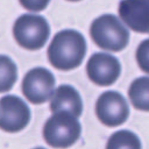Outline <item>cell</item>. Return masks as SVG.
<instances>
[{
	"label": "cell",
	"instance_id": "1",
	"mask_svg": "<svg viewBox=\"0 0 149 149\" xmlns=\"http://www.w3.org/2000/svg\"><path fill=\"white\" fill-rule=\"evenodd\" d=\"M86 54L84 36L72 29L57 33L48 48L50 64L58 70H72L79 66Z\"/></svg>",
	"mask_w": 149,
	"mask_h": 149
},
{
	"label": "cell",
	"instance_id": "2",
	"mask_svg": "<svg viewBox=\"0 0 149 149\" xmlns=\"http://www.w3.org/2000/svg\"><path fill=\"white\" fill-rule=\"evenodd\" d=\"M90 34L93 42L104 50L120 51L129 42L128 29L112 14H105L95 19L91 24Z\"/></svg>",
	"mask_w": 149,
	"mask_h": 149
},
{
	"label": "cell",
	"instance_id": "3",
	"mask_svg": "<svg viewBox=\"0 0 149 149\" xmlns=\"http://www.w3.org/2000/svg\"><path fill=\"white\" fill-rule=\"evenodd\" d=\"M81 127L76 116L69 113H55L43 127L45 142L54 148H68L79 139Z\"/></svg>",
	"mask_w": 149,
	"mask_h": 149
},
{
	"label": "cell",
	"instance_id": "4",
	"mask_svg": "<svg viewBox=\"0 0 149 149\" xmlns=\"http://www.w3.org/2000/svg\"><path fill=\"white\" fill-rule=\"evenodd\" d=\"M13 35L20 47L28 50H37L41 49L49 38V23L41 15L24 14L15 21Z\"/></svg>",
	"mask_w": 149,
	"mask_h": 149
},
{
	"label": "cell",
	"instance_id": "5",
	"mask_svg": "<svg viewBox=\"0 0 149 149\" xmlns=\"http://www.w3.org/2000/svg\"><path fill=\"white\" fill-rule=\"evenodd\" d=\"M95 114L104 125L115 127L122 125L127 120L129 107L122 94L116 91H107L98 98Z\"/></svg>",
	"mask_w": 149,
	"mask_h": 149
},
{
	"label": "cell",
	"instance_id": "6",
	"mask_svg": "<svg viewBox=\"0 0 149 149\" xmlns=\"http://www.w3.org/2000/svg\"><path fill=\"white\" fill-rule=\"evenodd\" d=\"M30 121V109L16 95H5L0 99V129L8 133L22 130Z\"/></svg>",
	"mask_w": 149,
	"mask_h": 149
},
{
	"label": "cell",
	"instance_id": "7",
	"mask_svg": "<svg viewBox=\"0 0 149 149\" xmlns=\"http://www.w3.org/2000/svg\"><path fill=\"white\" fill-rule=\"evenodd\" d=\"M55 87L54 74L44 68L28 71L22 80V92L31 104H43L52 94Z\"/></svg>",
	"mask_w": 149,
	"mask_h": 149
},
{
	"label": "cell",
	"instance_id": "8",
	"mask_svg": "<svg viewBox=\"0 0 149 149\" xmlns=\"http://www.w3.org/2000/svg\"><path fill=\"white\" fill-rule=\"evenodd\" d=\"M88 78L99 86H109L116 81L121 73V65L116 57L97 52L91 56L86 65Z\"/></svg>",
	"mask_w": 149,
	"mask_h": 149
},
{
	"label": "cell",
	"instance_id": "9",
	"mask_svg": "<svg viewBox=\"0 0 149 149\" xmlns=\"http://www.w3.org/2000/svg\"><path fill=\"white\" fill-rule=\"evenodd\" d=\"M119 15L132 30L149 33V0H122Z\"/></svg>",
	"mask_w": 149,
	"mask_h": 149
},
{
	"label": "cell",
	"instance_id": "10",
	"mask_svg": "<svg viewBox=\"0 0 149 149\" xmlns=\"http://www.w3.org/2000/svg\"><path fill=\"white\" fill-rule=\"evenodd\" d=\"M50 109L54 114L63 112L78 118L83 111V101L74 87L70 85H61L52 94Z\"/></svg>",
	"mask_w": 149,
	"mask_h": 149
},
{
	"label": "cell",
	"instance_id": "11",
	"mask_svg": "<svg viewBox=\"0 0 149 149\" xmlns=\"http://www.w3.org/2000/svg\"><path fill=\"white\" fill-rule=\"evenodd\" d=\"M128 97L136 109L149 112V77L135 79L129 86Z\"/></svg>",
	"mask_w": 149,
	"mask_h": 149
},
{
	"label": "cell",
	"instance_id": "12",
	"mask_svg": "<svg viewBox=\"0 0 149 149\" xmlns=\"http://www.w3.org/2000/svg\"><path fill=\"white\" fill-rule=\"evenodd\" d=\"M141 141L133 132L119 130L108 139L106 149H141Z\"/></svg>",
	"mask_w": 149,
	"mask_h": 149
},
{
	"label": "cell",
	"instance_id": "13",
	"mask_svg": "<svg viewBox=\"0 0 149 149\" xmlns=\"http://www.w3.org/2000/svg\"><path fill=\"white\" fill-rule=\"evenodd\" d=\"M17 78L15 63L5 55H0V92L9 91Z\"/></svg>",
	"mask_w": 149,
	"mask_h": 149
},
{
	"label": "cell",
	"instance_id": "14",
	"mask_svg": "<svg viewBox=\"0 0 149 149\" xmlns=\"http://www.w3.org/2000/svg\"><path fill=\"white\" fill-rule=\"evenodd\" d=\"M136 62L142 71L149 73V38L142 41L136 49Z\"/></svg>",
	"mask_w": 149,
	"mask_h": 149
},
{
	"label": "cell",
	"instance_id": "15",
	"mask_svg": "<svg viewBox=\"0 0 149 149\" xmlns=\"http://www.w3.org/2000/svg\"><path fill=\"white\" fill-rule=\"evenodd\" d=\"M19 1L26 9L31 12H40L43 10L49 5L50 0H19Z\"/></svg>",
	"mask_w": 149,
	"mask_h": 149
},
{
	"label": "cell",
	"instance_id": "16",
	"mask_svg": "<svg viewBox=\"0 0 149 149\" xmlns=\"http://www.w3.org/2000/svg\"><path fill=\"white\" fill-rule=\"evenodd\" d=\"M69 1H79V0H69Z\"/></svg>",
	"mask_w": 149,
	"mask_h": 149
},
{
	"label": "cell",
	"instance_id": "17",
	"mask_svg": "<svg viewBox=\"0 0 149 149\" xmlns=\"http://www.w3.org/2000/svg\"><path fill=\"white\" fill-rule=\"evenodd\" d=\"M35 149H44V148H35Z\"/></svg>",
	"mask_w": 149,
	"mask_h": 149
}]
</instances>
